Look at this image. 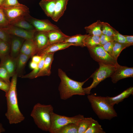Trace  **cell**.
Masks as SVG:
<instances>
[{
  "label": "cell",
  "mask_w": 133,
  "mask_h": 133,
  "mask_svg": "<svg viewBox=\"0 0 133 133\" xmlns=\"http://www.w3.org/2000/svg\"><path fill=\"white\" fill-rule=\"evenodd\" d=\"M12 77L9 89L5 95L7 110L5 115L10 124L19 123L25 118L18 104L17 86L18 76L15 73Z\"/></svg>",
  "instance_id": "6da1fadb"
},
{
  "label": "cell",
  "mask_w": 133,
  "mask_h": 133,
  "mask_svg": "<svg viewBox=\"0 0 133 133\" xmlns=\"http://www.w3.org/2000/svg\"><path fill=\"white\" fill-rule=\"evenodd\" d=\"M58 74L61 80L58 89L61 99L66 100L74 95H85L83 86L90 77L82 82L76 81L69 78L60 68L58 69Z\"/></svg>",
  "instance_id": "7a4b0ae2"
},
{
  "label": "cell",
  "mask_w": 133,
  "mask_h": 133,
  "mask_svg": "<svg viewBox=\"0 0 133 133\" xmlns=\"http://www.w3.org/2000/svg\"><path fill=\"white\" fill-rule=\"evenodd\" d=\"M53 111V107L51 104L38 103L33 106L30 115L39 128L49 132L51 124V113Z\"/></svg>",
  "instance_id": "3957f363"
},
{
  "label": "cell",
  "mask_w": 133,
  "mask_h": 133,
  "mask_svg": "<svg viewBox=\"0 0 133 133\" xmlns=\"http://www.w3.org/2000/svg\"><path fill=\"white\" fill-rule=\"evenodd\" d=\"M87 98L92 109L100 119L110 120L117 116L114 107L108 103L104 97L92 94L88 95Z\"/></svg>",
  "instance_id": "277c9868"
},
{
  "label": "cell",
  "mask_w": 133,
  "mask_h": 133,
  "mask_svg": "<svg viewBox=\"0 0 133 133\" xmlns=\"http://www.w3.org/2000/svg\"><path fill=\"white\" fill-rule=\"evenodd\" d=\"M99 67L90 77L92 78L93 82L89 86L83 88L86 94L90 93L91 89L96 87L99 83L106 78L110 77L115 69L116 67L98 63Z\"/></svg>",
  "instance_id": "5b68a950"
},
{
  "label": "cell",
  "mask_w": 133,
  "mask_h": 133,
  "mask_svg": "<svg viewBox=\"0 0 133 133\" xmlns=\"http://www.w3.org/2000/svg\"><path fill=\"white\" fill-rule=\"evenodd\" d=\"M87 48L91 57L98 63L115 67L119 65L117 60L108 53L102 46L99 45Z\"/></svg>",
  "instance_id": "8992f818"
},
{
  "label": "cell",
  "mask_w": 133,
  "mask_h": 133,
  "mask_svg": "<svg viewBox=\"0 0 133 133\" xmlns=\"http://www.w3.org/2000/svg\"><path fill=\"white\" fill-rule=\"evenodd\" d=\"M51 124L49 132L50 133H54L60 127L71 123H77L84 117L81 114L69 117L60 115L52 112L51 114Z\"/></svg>",
  "instance_id": "52a82bcc"
},
{
  "label": "cell",
  "mask_w": 133,
  "mask_h": 133,
  "mask_svg": "<svg viewBox=\"0 0 133 133\" xmlns=\"http://www.w3.org/2000/svg\"><path fill=\"white\" fill-rule=\"evenodd\" d=\"M2 8L10 24L12 21L21 18H25L30 15L28 8L21 4L18 5Z\"/></svg>",
  "instance_id": "ba28073f"
},
{
  "label": "cell",
  "mask_w": 133,
  "mask_h": 133,
  "mask_svg": "<svg viewBox=\"0 0 133 133\" xmlns=\"http://www.w3.org/2000/svg\"><path fill=\"white\" fill-rule=\"evenodd\" d=\"M25 19L32 25L36 31L46 32L61 31L58 27L48 20L38 19L30 15L26 17Z\"/></svg>",
  "instance_id": "9c48e42d"
},
{
  "label": "cell",
  "mask_w": 133,
  "mask_h": 133,
  "mask_svg": "<svg viewBox=\"0 0 133 133\" xmlns=\"http://www.w3.org/2000/svg\"><path fill=\"white\" fill-rule=\"evenodd\" d=\"M1 28L10 35L18 36L25 40H34V34L36 31L35 30H26L11 25L6 27Z\"/></svg>",
  "instance_id": "30bf717a"
},
{
  "label": "cell",
  "mask_w": 133,
  "mask_h": 133,
  "mask_svg": "<svg viewBox=\"0 0 133 133\" xmlns=\"http://www.w3.org/2000/svg\"><path fill=\"white\" fill-rule=\"evenodd\" d=\"M133 77V68L122 66L119 64L116 68L110 77L113 83H116L119 80L128 77Z\"/></svg>",
  "instance_id": "8fae6325"
},
{
  "label": "cell",
  "mask_w": 133,
  "mask_h": 133,
  "mask_svg": "<svg viewBox=\"0 0 133 133\" xmlns=\"http://www.w3.org/2000/svg\"><path fill=\"white\" fill-rule=\"evenodd\" d=\"M34 41L36 47L37 53L50 45L47 32L36 31Z\"/></svg>",
  "instance_id": "7c38bea8"
},
{
  "label": "cell",
  "mask_w": 133,
  "mask_h": 133,
  "mask_svg": "<svg viewBox=\"0 0 133 133\" xmlns=\"http://www.w3.org/2000/svg\"><path fill=\"white\" fill-rule=\"evenodd\" d=\"M71 46H73V45L71 44L65 42L50 44L38 52L36 55L42 57L46 54L54 53L56 51L65 49Z\"/></svg>",
  "instance_id": "4fadbf2b"
},
{
  "label": "cell",
  "mask_w": 133,
  "mask_h": 133,
  "mask_svg": "<svg viewBox=\"0 0 133 133\" xmlns=\"http://www.w3.org/2000/svg\"><path fill=\"white\" fill-rule=\"evenodd\" d=\"M133 94V87H131L123 91L120 94L114 97L106 96L105 98L108 103L114 107V105L124 100Z\"/></svg>",
  "instance_id": "5bb4252c"
},
{
  "label": "cell",
  "mask_w": 133,
  "mask_h": 133,
  "mask_svg": "<svg viewBox=\"0 0 133 133\" xmlns=\"http://www.w3.org/2000/svg\"><path fill=\"white\" fill-rule=\"evenodd\" d=\"M24 40L23 38L15 36L11 38L10 55L12 58L15 59L19 54Z\"/></svg>",
  "instance_id": "9a60e30c"
},
{
  "label": "cell",
  "mask_w": 133,
  "mask_h": 133,
  "mask_svg": "<svg viewBox=\"0 0 133 133\" xmlns=\"http://www.w3.org/2000/svg\"><path fill=\"white\" fill-rule=\"evenodd\" d=\"M68 0H56L54 12L51 18L52 20L57 22L63 15L66 10Z\"/></svg>",
  "instance_id": "2e32d148"
},
{
  "label": "cell",
  "mask_w": 133,
  "mask_h": 133,
  "mask_svg": "<svg viewBox=\"0 0 133 133\" xmlns=\"http://www.w3.org/2000/svg\"><path fill=\"white\" fill-rule=\"evenodd\" d=\"M30 58L25 54L20 53L16 58V73L18 77H21L23 75V72L27 61Z\"/></svg>",
  "instance_id": "e0dca14e"
},
{
  "label": "cell",
  "mask_w": 133,
  "mask_h": 133,
  "mask_svg": "<svg viewBox=\"0 0 133 133\" xmlns=\"http://www.w3.org/2000/svg\"><path fill=\"white\" fill-rule=\"evenodd\" d=\"M0 65L3 66L6 69L11 77L16 73V58H12L10 54L0 60Z\"/></svg>",
  "instance_id": "ac0fdd59"
},
{
  "label": "cell",
  "mask_w": 133,
  "mask_h": 133,
  "mask_svg": "<svg viewBox=\"0 0 133 133\" xmlns=\"http://www.w3.org/2000/svg\"><path fill=\"white\" fill-rule=\"evenodd\" d=\"M21 47L20 53L27 55L30 57L36 54V46L33 40H25Z\"/></svg>",
  "instance_id": "d6986e66"
},
{
  "label": "cell",
  "mask_w": 133,
  "mask_h": 133,
  "mask_svg": "<svg viewBox=\"0 0 133 133\" xmlns=\"http://www.w3.org/2000/svg\"><path fill=\"white\" fill-rule=\"evenodd\" d=\"M54 53L47 54L43 66L37 78L44 76H49L51 74V67L54 59Z\"/></svg>",
  "instance_id": "ffe728a7"
},
{
  "label": "cell",
  "mask_w": 133,
  "mask_h": 133,
  "mask_svg": "<svg viewBox=\"0 0 133 133\" xmlns=\"http://www.w3.org/2000/svg\"><path fill=\"white\" fill-rule=\"evenodd\" d=\"M56 0H42L39 4L45 14L51 18L54 12Z\"/></svg>",
  "instance_id": "44dd1931"
},
{
  "label": "cell",
  "mask_w": 133,
  "mask_h": 133,
  "mask_svg": "<svg viewBox=\"0 0 133 133\" xmlns=\"http://www.w3.org/2000/svg\"><path fill=\"white\" fill-rule=\"evenodd\" d=\"M47 33L50 44L64 42L69 36L64 34L61 31H52Z\"/></svg>",
  "instance_id": "7402d4cb"
},
{
  "label": "cell",
  "mask_w": 133,
  "mask_h": 133,
  "mask_svg": "<svg viewBox=\"0 0 133 133\" xmlns=\"http://www.w3.org/2000/svg\"><path fill=\"white\" fill-rule=\"evenodd\" d=\"M88 35V34H77L74 36H69L65 40L64 42L71 44L73 46L83 47H85V39Z\"/></svg>",
  "instance_id": "603a6c76"
},
{
  "label": "cell",
  "mask_w": 133,
  "mask_h": 133,
  "mask_svg": "<svg viewBox=\"0 0 133 133\" xmlns=\"http://www.w3.org/2000/svg\"><path fill=\"white\" fill-rule=\"evenodd\" d=\"M102 22L100 20H98L84 28L87 33L89 35H96L100 36L102 33Z\"/></svg>",
  "instance_id": "cb8c5ba5"
},
{
  "label": "cell",
  "mask_w": 133,
  "mask_h": 133,
  "mask_svg": "<svg viewBox=\"0 0 133 133\" xmlns=\"http://www.w3.org/2000/svg\"><path fill=\"white\" fill-rule=\"evenodd\" d=\"M10 25L29 31L35 30L32 25L25 18H21L12 21L10 23Z\"/></svg>",
  "instance_id": "d4e9b609"
},
{
  "label": "cell",
  "mask_w": 133,
  "mask_h": 133,
  "mask_svg": "<svg viewBox=\"0 0 133 133\" xmlns=\"http://www.w3.org/2000/svg\"><path fill=\"white\" fill-rule=\"evenodd\" d=\"M46 55L47 54H46L42 57L40 62L35 68L33 69L30 73L25 75H23L21 77L22 78H28L30 79L37 78V76L43 66Z\"/></svg>",
  "instance_id": "484cf974"
},
{
  "label": "cell",
  "mask_w": 133,
  "mask_h": 133,
  "mask_svg": "<svg viewBox=\"0 0 133 133\" xmlns=\"http://www.w3.org/2000/svg\"><path fill=\"white\" fill-rule=\"evenodd\" d=\"M54 133H78L77 124L74 123L68 124L60 128Z\"/></svg>",
  "instance_id": "4316f807"
},
{
  "label": "cell",
  "mask_w": 133,
  "mask_h": 133,
  "mask_svg": "<svg viewBox=\"0 0 133 133\" xmlns=\"http://www.w3.org/2000/svg\"><path fill=\"white\" fill-rule=\"evenodd\" d=\"M92 117H84L77 123L78 133H84L88 128L92 121Z\"/></svg>",
  "instance_id": "83f0119b"
},
{
  "label": "cell",
  "mask_w": 133,
  "mask_h": 133,
  "mask_svg": "<svg viewBox=\"0 0 133 133\" xmlns=\"http://www.w3.org/2000/svg\"><path fill=\"white\" fill-rule=\"evenodd\" d=\"M84 45L87 48L100 45V36L88 34L85 39Z\"/></svg>",
  "instance_id": "f1b7e54d"
},
{
  "label": "cell",
  "mask_w": 133,
  "mask_h": 133,
  "mask_svg": "<svg viewBox=\"0 0 133 133\" xmlns=\"http://www.w3.org/2000/svg\"><path fill=\"white\" fill-rule=\"evenodd\" d=\"M131 46L130 45L128 44H121L114 41L112 50L113 57L117 60L121 51L126 48Z\"/></svg>",
  "instance_id": "f546056e"
},
{
  "label": "cell",
  "mask_w": 133,
  "mask_h": 133,
  "mask_svg": "<svg viewBox=\"0 0 133 133\" xmlns=\"http://www.w3.org/2000/svg\"><path fill=\"white\" fill-rule=\"evenodd\" d=\"M98 121L93 119L89 126L84 133H105Z\"/></svg>",
  "instance_id": "4dcf8cb0"
},
{
  "label": "cell",
  "mask_w": 133,
  "mask_h": 133,
  "mask_svg": "<svg viewBox=\"0 0 133 133\" xmlns=\"http://www.w3.org/2000/svg\"><path fill=\"white\" fill-rule=\"evenodd\" d=\"M10 43L1 40L0 41V59H3L9 54L10 51Z\"/></svg>",
  "instance_id": "1f68e13d"
},
{
  "label": "cell",
  "mask_w": 133,
  "mask_h": 133,
  "mask_svg": "<svg viewBox=\"0 0 133 133\" xmlns=\"http://www.w3.org/2000/svg\"><path fill=\"white\" fill-rule=\"evenodd\" d=\"M102 33L108 36L113 37L118 32L107 23L102 22Z\"/></svg>",
  "instance_id": "d6a6232c"
},
{
  "label": "cell",
  "mask_w": 133,
  "mask_h": 133,
  "mask_svg": "<svg viewBox=\"0 0 133 133\" xmlns=\"http://www.w3.org/2000/svg\"><path fill=\"white\" fill-rule=\"evenodd\" d=\"M11 77L9 73L5 68L0 65V79L7 83L10 84V79Z\"/></svg>",
  "instance_id": "836d02e7"
},
{
  "label": "cell",
  "mask_w": 133,
  "mask_h": 133,
  "mask_svg": "<svg viewBox=\"0 0 133 133\" xmlns=\"http://www.w3.org/2000/svg\"><path fill=\"white\" fill-rule=\"evenodd\" d=\"M10 25L7 19L2 8L0 7V27L5 28Z\"/></svg>",
  "instance_id": "e575fe53"
},
{
  "label": "cell",
  "mask_w": 133,
  "mask_h": 133,
  "mask_svg": "<svg viewBox=\"0 0 133 133\" xmlns=\"http://www.w3.org/2000/svg\"><path fill=\"white\" fill-rule=\"evenodd\" d=\"M17 0H3L0 5V7H7L20 4Z\"/></svg>",
  "instance_id": "d590c367"
},
{
  "label": "cell",
  "mask_w": 133,
  "mask_h": 133,
  "mask_svg": "<svg viewBox=\"0 0 133 133\" xmlns=\"http://www.w3.org/2000/svg\"><path fill=\"white\" fill-rule=\"evenodd\" d=\"M113 38L114 41L119 43L123 44H129L127 42L124 35L120 33L118 31L115 34L113 37Z\"/></svg>",
  "instance_id": "8d00e7d4"
},
{
  "label": "cell",
  "mask_w": 133,
  "mask_h": 133,
  "mask_svg": "<svg viewBox=\"0 0 133 133\" xmlns=\"http://www.w3.org/2000/svg\"><path fill=\"white\" fill-rule=\"evenodd\" d=\"M0 39L11 43V37L10 35L0 27Z\"/></svg>",
  "instance_id": "74e56055"
},
{
  "label": "cell",
  "mask_w": 133,
  "mask_h": 133,
  "mask_svg": "<svg viewBox=\"0 0 133 133\" xmlns=\"http://www.w3.org/2000/svg\"><path fill=\"white\" fill-rule=\"evenodd\" d=\"M114 43V41H110L102 46L104 49L108 53L112 56V50Z\"/></svg>",
  "instance_id": "f35d334b"
},
{
  "label": "cell",
  "mask_w": 133,
  "mask_h": 133,
  "mask_svg": "<svg viewBox=\"0 0 133 133\" xmlns=\"http://www.w3.org/2000/svg\"><path fill=\"white\" fill-rule=\"evenodd\" d=\"M100 45L102 46L110 41H114L113 37L108 36L102 33L100 36Z\"/></svg>",
  "instance_id": "ab89813d"
},
{
  "label": "cell",
  "mask_w": 133,
  "mask_h": 133,
  "mask_svg": "<svg viewBox=\"0 0 133 133\" xmlns=\"http://www.w3.org/2000/svg\"><path fill=\"white\" fill-rule=\"evenodd\" d=\"M10 84H9L0 79V89L4 91L6 93L8 91Z\"/></svg>",
  "instance_id": "60d3db41"
},
{
  "label": "cell",
  "mask_w": 133,
  "mask_h": 133,
  "mask_svg": "<svg viewBox=\"0 0 133 133\" xmlns=\"http://www.w3.org/2000/svg\"><path fill=\"white\" fill-rule=\"evenodd\" d=\"M32 61L38 64L40 62L42 57L38 55H33L32 57Z\"/></svg>",
  "instance_id": "b9f144b4"
},
{
  "label": "cell",
  "mask_w": 133,
  "mask_h": 133,
  "mask_svg": "<svg viewBox=\"0 0 133 133\" xmlns=\"http://www.w3.org/2000/svg\"><path fill=\"white\" fill-rule=\"evenodd\" d=\"M127 42L129 44L132 45H133V35H124Z\"/></svg>",
  "instance_id": "7bdbcfd3"
},
{
  "label": "cell",
  "mask_w": 133,
  "mask_h": 133,
  "mask_svg": "<svg viewBox=\"0 0 133 133\" xmlns=\"http://www.w3.org/2000/svg\"><path fill=\"white\" fill-rule=\"evenodd\" d=\"M38 64L31 61L29 64V67L30 68L33 69L35 68L38 65Z\"/></svg>",
  "instance_id": "ee69618b"
},
{
  "label": "cell",
  "mask_w": 133,
  "mask_h": 133,
  "mask_svg": "<svg viewBox=\"0 0 133 133\" xmlns=\"http://www.w3.org/2000/svg\"><path fill=\"white\" fill-rule=\"evenodd\" d=\"M5 131V130L3 127L2 124L0 123V133H3Z\"/></svg>",
  "instance_id": "f6af8a7d"
},
{
  "label": "cell",
  "mask_w": 133,
  "mask_h": 133,
  "mask_svg": "<svg viewBox=\"0 0 133 133\" xmlns=\"http://www.w3.org/2000/svg\"><path fill=\"white\" fill-rule=\"evenodd\" d=\"M3 0H0V5L1 3L3 1Z\"/></svg>",
  "instance_id": "bcb514c9"
},
{
  "label": "cell",
  "mask_w": 133,
  "mask_h": 133,
  "mask_svg": "<svg viewBox=\"0 0 133 133\" xmlns=\"http://www.w3.org/2000/svg\"><path fill=\"white\" fill-rule=\"evenodd\" d=\"M0 40H1V39H0Z\"/></svg>",
  "instance_id": "7dc6e473"
}]
</instances>
